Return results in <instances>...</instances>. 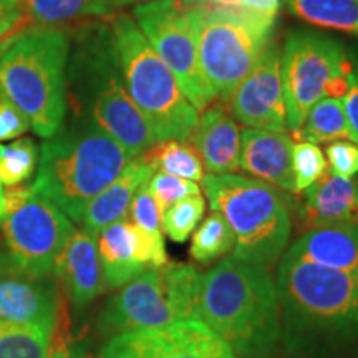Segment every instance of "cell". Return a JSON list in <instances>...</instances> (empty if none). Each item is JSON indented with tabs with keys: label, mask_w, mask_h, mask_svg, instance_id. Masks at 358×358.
<instances>
[{
	"label": "cell",
	"mask_w": 358,
	"mask_h": 358,
	"mask_svg": "<svg viewBox=\"0 0 358 358\" xmlns=\"http://www.w3.org/2000/svg\"><path fill=\"white\" fill-rule=\"evenodd\" d=\"M128 219L138 229L145 232L148 237L156 241V243H164L163 234H161V213L156 206L153 194L150 192V187L143 185L136 194L133 196L131 204L128 209Z\"/></svg>",
	"instance_id": "cell-33"
},
{
	"label": "cell",
	"mask_w": 358,
	"mask_h": 358,
	"mask_svg": "<svg viewBox=\"0 0 358 358\" xmlns=\"http://www.w3.org/2000/svg\"><path fill=\"white\" fill-rule=\"evenodd\" d=\"M353 70L352 48L317 30H294L282 45L287 131H295L313 105L324 98H343Z\"/></svg>",
	"instance_id": "cell-10"
},
{
	"label": "cell",
	"mask_w": 358,
	"mask_h": 358,
	"mask_svg": "<svg viewBox=\"0 0 358 358\" xmlns=\"http://www.w3.org/2000/svg\"><path fill=\"white\" fill-rule=\"evenodd\" d=\"M327 168L330 173L343 178L358 174V145L348 140L329 143L325 150Z\"/></svg>",
	"instance_id": "cell-34"
},
{
	"label": "cell",
	"mask_w": 358,
	"mask_h": 358,
	"mask_svg": "<svg viewBox=\"0 0 358 358\" xmlns=\"http://www.w3.org/2000/svg\"><path fill=\"white\" fill-rule=\"evenodd\" d=\"M30 124L10 101L0 95V141L13 140L24 134Z\"/></svg>",
	"instance_id": "cell-36"
},
{
	"label": "cell",
	"mask_w": 358,
	"mask_h": 358,
	"mask_svg": "<svg viewBox=\"0 0 358 358\" xmlns=\"http://www.w3.org/2000/svg\"><path fill=\"white\" fill-rule=\"evenodd\" d=\"M155 173L153 166H150L143 156H136L129 161L122 174L85 208L80 219L83 231L96 239L105 227L127 217L133 196L150 181Z\"/></svg>",
	"instance_id": "cell-21"
},
{
	"label": "cell",
	"mask_w": 358,
	"mask_h": 358,
	"mask_svg": "<svg viewBox=\"0 0 358 358\" xmlns=\"http://www.w3.org/2000/svg\"><path fill=\"white\" fill-rule=\"evenodd\" d=\"M203 274L182 262L143 271L115 294L100 317L105 335L153 330L179 320H198Z\"/></svg>",
	"instance_id": "cell-9"
},
{
	"label": "cell",
	"mask_w": 358,
	"mask_h": 358,
	"mask_svg": "<svg viewBox=\"0 0 358 358\" xmlns=\"http://www.w3.org/2000/svg\"><path fill=\"white\" fill-rule=\"evenodd\" d=\"M231 115L239 124L254 129L287 131L282 45L272 40L229 98Z\"/></svg>",
	"instance_id": "cell-14"
},
{
	"label": "cell",
	"mask_w": 358,
	"mask_h": 358,
	"mask_svg": "<svg viewBox=\"0 0 358 358\" xmlns=\"http://www.w3.org/2000/svg\"><path fill=\"white\" fill-rule=\"evenodd\" d=\"M30 27L24 0H0V47Z\"/></svg>",
	"instance_id": "cell-35"
},
{
	"label": "cell",
	"mask_w": 358,
	"mask_h": 358,
	"mask_svg": "<svg viewBox=\"0 0 358 358\" xmlns=\"http://www.w3.org/2000/svg\"><path fill=\"white\" fill-rule=\"evenodd\" d=\"M287 252L302 261L358 274V222L306 231Z\"/></svg>",
	"instance_id": "cell-22"
},
{
	"label": "cell",
	"mask_w": 358,
	"mask_h": 358,
	"mask_svg": "<svg viewBox=\"0 0 358 358\" xmlns=\"http://www.w3.org/2000/svg\"><path fill=\"white\" fill-rule=\"evenodd\" d=\"M111 6H113L115 12L122 10L124 7L129 6H143V3H151V2H158V0H110Z\"/></svg>",
	"instance_id": "cell-40"
},
{
	"label": "cell",
	"mask_w": 358,
	"mask_h": 358,
	"mask_svg": "<svg viewBox=\"0 0 358 358\" xmlns=\"http://www.w3.org/2000/svg\"><path fill=\"white\" fill-rule=\"evenodd\" d=\"M32 27L65 30L92 20H108L115 8L110 0H24Z\"/></svg>",
	"instance_id": "cell-23"
},
{
	"label": "cell",
	"mask_w": 358,
	"mask_h": 358,
	"mask_svg": "<svg viewBox=\"0 0 358 358\" xmlns=\"http://www.w3.org/2000/svg\"><path fill=\"white\" fill-rule=\"evenodd\" d=\"M327 159L319 145L307 141H294L292 146V174L295 196L302 194L307 187L327 173Z\"/></svg>",
	"instance_id": "cell-31"
},
{
	"label": "cell",
	"mask_w": 358,
	"mask_h": 358,
	"mask_svg": "<svg viewBox=\"0 0 358 358\" xmlns=\"http://www.w3.org/2000/svg\"><path fill=\"white\" fill-rule=\"evenodd\" d=\"M131 17L161 60L173 71L179 88L196 110L203 111L216 100L201 70L192 0L143 3L133 8Z\"/></svg>",
	"instance_id": "cell-11"
},
{
	"label": "cell",
	"mask_w": 358,
	"mask_h": 358,
	"mask_svg": "<svg viewBox=\"0 0 358 358\" xmlns=\"http://www.w3.org/2000/svg\"><path fill=\"white\" fill-rule=\"evenodd\" d=\"M66 100L75 118L95 123L133 158L158 143L129 96L108 20L87 22L70 35Z\"/></svg>",
	"instance_id": "cell-1"
},
{
	"label": "cell",
	"mask_w": 358,
	"mask_h": 358,
	"mask_svg": "<svg viewBox=\"0 0 358 358\" xmlns=\"http://www.w3.org/2000/svg\"><path fill=\"white\" fill-rule=\"evenodd\" d=\"M3 221L7 256L34 275H52L55 261L75 226L55 204L32 187L7 186Z\"/></svg>",
	"instance_id": "cell-12"
},
{
	"label": "cell",
	"mask_w": 358,
	"mask_h": 358,
	"mask_svg": "<svg viewBox=\"0 0 358 358\" xmlns=\"http://www.w3.org/2000/svg\"><path fill=\"white\" fill-rule=\"evenodd\" d=\"M37 145L30 138H22L8 145L0 143V182L17 186L32 178L37 166Z\"/></svg>",
	"instance_id": "cell-29"
},
{
	"label": "cell",
	"mask_w": 358,
	"mask_h": 358,
	"mask_svg": "<svg viewBox=\"0 0 358 358\" xmlns=\"http://www.w3.org/2000/svg\"><path fill=\"white\" fill-rule=\"evenodd\" d=\"M357 185H358V181H357Z\"/></svg>",
	"instance_id": "cell-42"
},
{
	"label": "cell",
	"mask_w": 358,
	"mask_h": 358,
	"mask_svg": "<svg viewBox=\"0 0 358 358\" xmlns=\"http://www.w3.org/2000/svg\"><path fill=\"white\" fill-rule=\"evenodd\" d=\"M187 141L209 174H236L241 169V128L227 103L214 100L199 111Z\"/></svg>",
	"instance_id": "cell-17"
},
{
	"label": "cell",
	"mask_w": 358,
	"mask_h": 358,
	"mask_svg": "<svg viewBox=\"0 0 358 358\" xmlns=\"http://www.w3.org/2000/svg\"><path fill=\"white\" fill-rule=\"evenodd\" d=\"M275 287L289 347L308 348L358 334V274L285 252Z\"/></svg>",
	"instance_id": "cell-4"
},
{
	"label": "cell",
	"mask_w": 358,
	"mask_h": 358,
	"mask_svg": "<svg viewBox=\"0 0 358 358\" xmlns=\"http://www.w3.org/2000/svg\"><path fill=\"white\" fill-rule=\"evenodd\" d=\"M302 231L332 224L358 222V185L353 178L327 173L302 192L297 209Z\"/></svg>",
	"instance_id": "cell-20"
},
{
	"label": "cell",
	"mask_w": 358,
	"mask_h": 358,
	"mask_svg": "<svg viewBox=\"0 0 358 358\" xmlns=\"http://www.w3.org/2000/svg\"><path fill=\"white\" fill-rule=\"evenodd\" d=\"M62 303L52 275H34L7 254L0 257V322L55 330Z\"/></svg>",
	"instance_id": "cell-15"
},
{
	"label": "cell",
	"mask_w": 358,
	"mask_h": 358,
	"mask_svg": "<svg viewBox=\"0 0 358 358\" xmlns=\"http://www.w3.org/2000/svg\"><path fill=\"white\" fill-rule=\"evenodd\" d=\"M108 25L129 96L158 141H187L199 111L185 96L173 71L155 52L129 13H113Z\"/></svg>",
	"instance_id": "cell-6"
},
{
	"label": "cell",
	"mask_w": 358,
	"mask_h": 358,
	"mask_svg": "<svg viewBox=\"0 0 358 358\" xmlns=\"http://www.w3.org/2000/svg\"><path fill=\"white\" fill-rule=\"evenodd\" d=\"M294 138L287 131L245 128L241 131V169L277 189L295 194Z\"/></svg>",
	"instance_id": "cell-18"
},
{
	"label": "cell",
	"mask_w": 358,
	"mask_h": 358,
	"mask_svg": "<svg viewBox=\"0 0 358 358\" xmlns=\"http://www.w3.org/2000/svg\"><path fill=\"white\" fill-rule=\"evenodd\" d=\"M53 274L75 307L95 301L105 290L95 237L75 229L58 254Z\"/></svg>",
	"instance_id": "cell-19"
},
{
	"label": "cell",
	"mask_w": 358,
	"mask_h": 358,
	"mask_svg": "<svg viewBox=\"0 0 358 358\" xmlns=\"http://www.w3.org/2000/svg\"><path fill=\"white\" fill-rule=\"evenodd\" d=\"M206 213V199L203 196H192L179 203L169 206L161 216V226L164 234L174 243H185L196 227L199 226L201 219Z\"/></svg>",
	"instance_id": "cell-30"
},
{
	"label": "cell",
	"mask_w": 358,
	"mask_h": 358,
	"mask_svg": "<svg viewBox=\"0 0 358 358\" xmlns=\"http://www.w3.org/2000/svg\"><path fill=\"white\" fill-rule=\"evenodd\" d=\"M47 358H87L82 345L75 343L66 334V330H62L60 325H55V330L52 334L50 348H48Z\"/></svg>",
	"instance_id": "cell-39"
},
{
	"label": "cell",
	"mask_w": 358,
	"mask_h": 358,
	"mask_svg": "<svg viewBox=\"0 0 358 358\" xmlns=\"http://www.w3.org/2000/svg\"><path fill=\"white\" fill-rule=\"evenodd\" d=\"M105 289H120L150 267L169 262L164 243L148 237L128 217L105 227L96 236Z\"/></svg>",
	"instance_id": "cell-16"
},
{
	"label": "cell",
	"mask_w": 358,
	"mask_h": 358,
	"mask_svg": "<svg viewBox=\"0 0 358 358\" xmlns=\"http://www.w3.org/2000/svg\"><path fill=\"white\" fill-rule=\"evenodd\" d=\"M53 330L0 322V358H47Z\"/></svg>",
	"instance_id": "cell-28"
},
{
	"label": "cell",
	"mask_w": 358,
	"mask_h": 358,
	"mask_svg": "<svg viewBox=\"0 0 358 358\" xmlns=\"http://www.w3.org/2000/svg\"><path fill=\"white\" fill-rule=\"evenodd\" d=\"M290 134L295 141H307L313 145L340 140H348L358 145V138L347 120L342 98H324L317 101L301 127Z\"/></svg>",
	"instance_id": "cell-24"
},
{
	"label": "cell",
	"mask_w": 358,
	"mask_h": 358,
	"mask_svg": "<svg viewBox=\"0 0 358 358\" xmlns=\"http://www.w3.org/2000/svg\"><path fill=\"white\" fill-rule=\"evenodd\" d=\"M196 3H208V6L236 8V10L261 13V15L277 17L280 12L282 0H192Z\"/></svg>",
	"instance_id": "cell-37"
},
{
	"label": "cell",
	"mask_w": 358,
	"mask_h": 358,
	"mask_svg": "<svg viewBox=\"0 0 358 358\" xmlns=\"http://www.w3.org/2000/svg\"><path fill=\"white\" fill-rule=\"evenodd\" d=\"M198 57L216 100L229 103L237 85L274 40L277 17L194 2Z\"/></svg>",
	"instance_id": "cell-8"
},
{
	"label": "cell",
	"mask_w": 358,
	"mask_h": 358,
	"mask_svg": "<svg viewBox=\"0 0 358 358\" xmlns=\"http://www.w3.org/2000/svg\"><path fill=\"white\" fill-rule=\"evenodd\" d=\"M148 187H150V192L153 194L161 216H163V213L166 211L169 206L176 204L186 198L201 194V187L198 186V182L171 176V174L166 173L153 174L150 181H148Z\"/></svg>",
	"instance_id": "cell-32"
},
{
	"label": "cell",
	"mask_w": 358,
	"mask_h": 358,
	"mask_svg": "<svg viewBox=\"0 0 358 358\" xmlns=\"http://www.w3.org/2000/svg\"><path fill=\"white\" fill-rule=\"evenodd\" d=\"M100 358H236L199 320H179L153 330L111 337Z\"/></svg>",
	"instance_id": "cell-13"
},
{
	"label": "cell",
	"mask_w": 358,
	"mask_h": 358,
	"mask_svg": "<svg viewBox=\"0 0 358 358\" xmlns=\"http://www.w3.org/2000/svg\"><path fill=\"white\" fill-rule=\"evenodd\" d=\"M131 159L95 123L73 118L42 145L32 191L55 204L70 221L80 222L90 201L106 189Z\"/></svg>",
	"instance_id": "cell-3"
},
{
	"label": "cell",
	"mask_w": 358,
	"mask_h": 358,
	"mask_svg": "<svg viewBox=\"0 0 358 358\" xmlns=\"http://www.w3.org/2000/svg\"><path fill=\"white\" fill-rule=\"evenodd\" d=\"M7 217V203H6V187L0 182V226Z\"/></svg>",
	"instance_id": "cell-41"
},
{
	"label": "cell",
	"mask_w": 358,
	"mask_h": 358,
	"mask_svg": "<svg viewBox=\"0 0 358 358\" xmlns=\"http://www.w3.org/2000/svg\"><path fill=\"white\" fill-rule=\"evenodd\" d=\"M69 57L70 35L57 29L30 27L0 47V95L42 138L65 123Z\"/></svg>",
	"instance_id": "cell-5"
},
{
	"label": "cell",
	"mask_w": 358,
	"mask_h": 358,
	"mask_svg": "<svg viewBox=\"0 0 358 358\" xmlns=\"http://www.w3.org/2000/svg\"><path fill=\"white\" fill-rule=\"evenodd\" d=\"M353 53V70L350 73V85H348L347 93L342 98L343 108L350 128L358 138V48H352Z\"/></svg>",
	"instance_id": "cell-38"
},
{
	"label": "cell",
	"mask_w": 358,
	"mask_h": 358,
	"mask_svg": "<svg viewBox=\"0 0 358 358\" xmlns=\"http://www.w3.org/2000/svg\"><path fill=\"white\" fill-rule=\"evenodd\" d=\"M306 24L358 37V0H282Z\"/></svg>",
	"instance_id": "cell-25"
},
{
	"label": "cell",
	"mask_w": 358,
	"mask_h": 358,
	"mask_svg": "<svg viewBox=\"0 0 358 358\" xmlns=\"http://www.w3.org/2000/svg\"><path fill=\"white\" fill-rule=\"evenodd\" d=\"M201 182L211 211L222 214L234 232V257L264 267L274 264L292 232L282 191L241 174H208Z\"/></svg>",
	"instance_id": "cell-7"
},
{
	"label": "cell",
	"mask_w": 358,
	"mask_h": 358,
	"mask_svg": "<svg viewBox=\"0 0 358 358\" xmlns=\"http://www.w3.org/2000/svg\"><path fill=\"white\" fill-rule=\"evenodd\" d=\"M198 320L234 355L266 357L279 342V295L267 267L234 256L203 274Z\"/></svg>",
	"instance_id": "cell-2"
},
{
	"label": "cell",
	"mask_w": 358,
	"mask_h": 358,
	"mask_svg": "<svg viewBox=\"0 0 358 358\" xmlns=\"http://www.w3.org/2000/svg\"><path fill=\"white\" fill-rule=\"evenodd\" d=\"M236 237L222 214L211 211L196 229L191 241V257L199 264H211L231 252Z\"/></svg>",
	"instance_id": "cell-27"
},
{
	"label": "cell",
	"mask_w": 358,
	"mask_h": 358,
	"mask_svg": "<svg viewBox=\"0 0 358 358\" xmlns=\"http://www.w3.org/2000/svg\"><path fill=\"white\" fill-rule=\"evenodd\" d=\"M141 156L150 166H153L155 171L194 182H201L206 176L203 159L189 141H158Z\"/></svg>",
	"instance_id": "cell-26"
}]
</instances>
